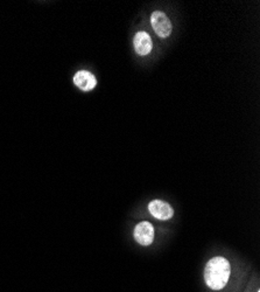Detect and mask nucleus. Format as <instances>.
<instances>
[{
    "mask_svg": "<svg viewBox=\"0 0 260 292\" xmlns=\"http://www.w3.org/2000/svg\"><path fill=\"white\" fill-rule=\"evenodd\" d=\"M231 274V267L227 259L216 256L210 260L204 269V280L210 289L222 290L227 285Z\"/></svg>",
    "mask_w": 260,
    "mask_h": 292,
    "instance_id": "obj_1",
    "label": "nucleus"
},
{
    "mask_svg": "<svg viewBox=\"0 0 260 292\" xmlns=\"http://www.w3.org/2000/svg\"><path fill=\"white\" fill-rule=\"evenodd\" d=\"M74 83L83 92H90L95 88L97 81L96 77L90 71L80 70L74 76Z\"/></svg>",
    "mask_w": 260,
    "mask_h": 292,
    "instance_id": "obj_6",
    "label": "nucleus"
},
{
    "mask_svg": "<svg viewBox=\"0 0 260 292\" xmlns=\"http://www.w3.org/2000/svg\"><path fill=\"white\" fill-rule=\"evenodd\" d=\"M133 45H134L135 52L141 56L149 54L153 48L152 39H150L149 34L146 32H138L137 34H135Z\"/></svg>",
    "mask_w": 260,
    "mask_h": 292,
    "instance_id": "obj_5",
    "label": "nucleus"
},
{
    "mask_svg": "<svg viewBox=\"0 0 260 292\" xmlns=\"http://www.w3.org/2000/svg\"><path fill=\"white\" fill-rule=\"evenodd\" d=\"M150 25L160 37H168L172 33V22L161 11H155L150 16Z\"/></svg>",
    "mask_w": 260,
    "mask_h": 292,
    "instance_id": "obj_2",
    "label": "nucleus"
},
{
    "mask_svg": "<svg viewBox=\"0 0 260 292\" xmlns=\"http://www.w3.org/2000/svg\"><path fill=\"white\" fill-rule=\"evenodd\" d=\"M148 211L154 218L158 220H169L174 215V210L172 206L165 201L161 200H153L152 202L148 204Z\"/></svg>",
    "mask_w": 260,
    "mask_h": 292,
    "instance_id": "obj_3",
    "label": "nucleus"
},
{
    "mask_svg": "<svg viewBox=\"0 0 260 292\" xmlns=\"http://www.w3.org/2000/svg\"><path fill=\"white\" fill-rule=\"evenodd\" d=\"M134 238L139 244L149 245L154 240V228L149 222L144 221L137 225L134 229Z\"/></svg>",
    "mask_w": 260,
    "mask_h": 292,
    "instance_id": "obj_4",
    "label": "nucleus"
},
{
    "mask_svg": "<svg viewBox=\"0 0 260 292\" xmlns=\"http://www.w3.org/2000/svg\"><path fill=\"white\" fill-rule=\"evenodd\" d=\"M258 292H260V291H258Z\"/></svg>",
    "mask_w": 260,
    "mask_h": 292,
    "instance_id": "obj_7",
    "label": "nucleus"
}]
</instances>
